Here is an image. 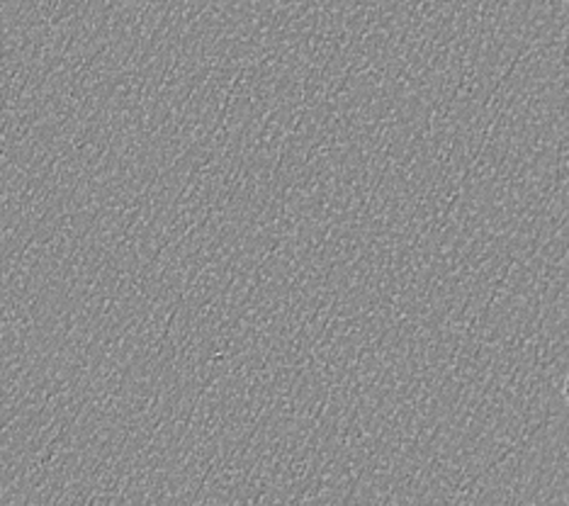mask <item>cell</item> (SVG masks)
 I'll return each instance as SVG.
<instances>
[{
    "label": "cell",
    "instance_id": "obj_1",
    "mask_svg": "<svg viewBox=\"0 0 569 506\" xmlns=\"http://www.w3.org/2000/svg\"><path fill=\"white\" fill-rule=\"evenodd\" d=\"M565 399H567V407H569V375H567V380H565Z\"/></svg>",
    "mask_w": 569,
    "mask_h": 506
}]
</instances>
